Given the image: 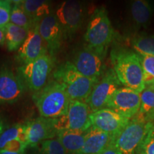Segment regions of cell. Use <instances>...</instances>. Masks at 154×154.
Instances as JSON below:
<instances>
[{
  "mask_svg": "<svg viewBox=\"0 0 154 154\" xmlns=\"http://www.w3.org/2000/svg\"><path fill=\"white\" fill-rule=\"evenodd\" d=\"M26 124L27 144L32 148L37 147L44 140L52 139L59 133L55 126V119L40 116Z\"/></svg>",
  "mask_w": 154,
  "mask_h": 154,
  "instance_id": "obj_15",
  "label": "cell"
},
{
  "mask_svg": "<svg viewBox=\"0 0 154 154\" xmlns=\"http://www.w3.org/2000/svg\"><path fill=\"white\" fill-rule=\"evenodd\" d=\"M26 90L17 73L6 65L0 66V103H15Z\"/></svg>",
  "mask_w": 154,
  "mask_h": 154,
  "instance_id": "obj_13",
  "label": "cell"
},
{
  "mask_svg": "<svg viewBox=\"0 0 154 154\" xmlns=\"http://www.w3.org/2000/svg\"><path fill=\"white\" fill-rule=\"evenodd\" d=\"M138 117L149 124H154V88L146 86L140 93V106Z\"/></svg>",
  "mask_w": 154,
  "mask_h": 154,
  "instance_id": "obj_21",
  "label": "cell"
},
{
  "mask_svg": "<svg viewBox=\"0 0 154 154\" xmlns=\"http://www.w3.org/2000/svg\"><path fill=\"white\" fill-rule=\"evenodd\" d=\"M48 52L47 47L38 32V24L28 32L24 43L17 50L15 60L20 66L32 62Z\"/></svg>",
  "mask_w": 154,
  "mask_h": 154,
  "instance_id": "obj_14",
  "label": "cell"
},
{
  "mask_svg": "<svg viewBox=\"0 0 154 154\" xmlns=\"http://www.w3.org/2000/svg\"><path fill=\"white\" fill-rule=\"evenodd\" d=\"M99 154H121V153L119 152L118 149L116 147L114 142H113Z\"/></svg>",
  "mask_w": 154,
  "mask_h": 154,
  "instance_id": "obj_31",
  "label": "cell"
},
{
  "mask_svg": "<svg viewBox=\"0 0 154 154\" xmlns=\"http://www.w3.org/2000/svg\"><path fill=\"white\" fill-rule=\"evenodd\" d=\"M136 154H154V124L146 132L145 137L138 147Z\"/></svg>",
  "mask_w": 154,
  "mask_h": 154,
  "instance_id": "obj_27",
  "label": "cell"
},
{
  "mask_svg": "<svg viewBox=\"0 0 154 154\" xmlns=\"http://www.w3.org/2000/svg\"><path fill=\"white\" fill-rule=\"evenodd\" d=\"M11 1L0 0V27H5L10 22Z\"/></svg>",
  "mask_w": 154,
  "mask_h": 154,
  "instance_id": "obj_29",
  "label": "cell"
},
{
  "mask_svg": "<svg viewBox=\"0 0 154 154\" xmlns=\"http://www.w3.org/2000/svg\"><path fill=\"white\" fill-rule=\"evenodd\" d=\"M22 126V124H17L4 131L0 136V150L2 149L8 142L18 139Z\"/></svg>",
  "mask_w": 154,
  "mask_h": 154,
  "instance_id": "obj_28",
  "label": "cell"
},
{
  "mask_svg": "<svg viewBox=\"0 0 154 154\" xmlns=\"http://www.w3.org/2000/svg\"><path fill=\"white\" fill-rule=\"evenodd\" d=\"M114 29L104 7L96 8L91 14L84 34L85 44L101 54L106 56L112 42Z\"/></svg>",
  "mask_w": 154,
  "mask_h": 154,
  "instance_id": "obj_4",
  "label": "cell"
},
{
  "mask_svg": "<svg viewBox=\"0 0 154 154\" xmlns=\"http://www.w3.org/2000/svg\"><path fill=\"white\" fill-rule=\"evenodd\" d=\"M111 60L113 69L121 85L141 93L146 86L143 68L138 54L134 50L118 48L111 51Z\"/></svg>",
  "mask_w": 154,
  "mask_h": 154,
  "instance_id": "obj_1",
  "label": "cell"
},
{
  "mask_svg": "<svg viewBox=\"0 0 154 154\" xmlns=\"http://www.w3.org/2000/svg\"><path fill=\"white\" fill-rule=\"evenodd\" d=\"M19 5L36 24H39L42 19L53 11L51 4L49 1L23 0L19 2Z\"/></svg>",
  "mask_w": 154,
  "mask_h": 154,
  "instance_id": "obj_19",
  "label": "cell"
},
{
  "mask_svg": "<svg viewBox=\"0 0 154 154\" xmlns=\"http://www.w3.org/2000/svg\"><path fill=\"white\" fill-rule=\"evenodd\" d=\"M138 55L143 68L145 86L154 88V56Z\"/></svg>",
  "mask_w": 154,
  "mask_h": 154,
  "instance_id": "obj_25",
  "label": "cell"
},
{
  "mask_svg": "<svg viewBox=\"0 0 154 154\" xmlns=\"http://www.w3.org/2000/svg\"><path fill=\"white\" fill-rule=\"evenodd\" d=\"M27 147L28 146L26 143H22L18 139H15L8 142L2 150L9 152H15V153H21V152H25V150Z\"/></svg>",
  "mask_w": 154,
  "mask_h": 154,
  "instance_id": "obj_30",
  "label": "cell"
},
{
  "mask_svg": "<svg viewBox=\"0 0 154 154\" xmlns=\"http://www.w3.org/2000/svg\"><path fill=\"white\" fill-rule=\"evenodd\" d=\"M38 32L47 45L48 52L55 57L61 47L63 35L54 11L42 19L38 24Z\"/></svg>",
  "mask_w": 154,
  "mask_h": 154,
  "instance_id": "obj_16",
  "label": "cell"
},
{
  "mask_svg": "<svg viewBox=\"0 0 154 154\" xmlns=\"http://www.w3.org/2000/svg\"><path fill=\"white\" fill-rule=\"evenodd\" d=\"M114 140L109 134L91 126L86 131L84 143L79 154H99Z\"/></svg>",
  "mask_w": 154,
  "mask_h": 154,
  "instance_id": "obj_17",
  "label": "cell"
},
{
  "mask_svg": "<svg viewBox=\"0 0 154 154\" xmlns=\"http://www.w3.org/2000/svg\"><path fill=\"white\" fill-rule=\"evenodd\" d=\"M140 106V94L124 86L115 91L108 102L106 108L131 119L138 113Z\"/></svg>",
  "mask_w": 154,
  "mask_h": 154,
  "instance_id": "obj_11",
  "label": "cell"
},
{
  "mask_svg": "<svg viewBox=\"0 0 154 154\" xmlns=\"http://www.w3.org/2000/svg\"><path fill=\"white\" fill-rule=\"evenodd\" d=\"M54 80L63 85L70 100L86 102L98 82L77 71L71 61L62 63L53 72Z\"/></svg>",
  "mask_w": 154,
  "mask_h": 154,
  "instance_id": "obj_3",
  "label": "cell"
},
{
  "mask_svg": "<svg viewBox=\"0 0 154 154\" xmlns=\"http://www.w3.org/2000/svg\"><path fill=\"white\" fill-rule=\"evenodd\" d=\"M92 112L86 102L71 100L66 114L55 119L56 128L59 132L63 130L85 132L91 127Z\"/></svg>",
  "mask_w": 154,
  "mask_h": 154,
  "instance_id": "obj_7",
  "label": "cell"
},
{
  "mask_svg": "<svg viewBox=\"0 0 154 154\" xmlns=\"http://www.w3.org/2000/svg\"><path fill=\"white\" fill-rule=\"evenodd\" d=\"M5 44H6L5 26L0 27V47H3Z\"/></svg>",
  "mask_w": 154,
  "mask_h": 154,
  "instance_id": "obj_32",
  "label": "cell"
},
{
  "mask_svg": "<svg viewBox=\"0 0 154 154\" xmlns=\"http://www.w3.org/2000/svg\"><path fill=\"white\" fill-rule=\"evenodd\" d=\"M105 57L84 44L75 51L71 62L84 76L99 80L105 72Z\"/></svg>",
  "mask_w": 154,
  "mask_h": 154,
  "instance_id": "obj_9",
  "label": "cell"
},
{
  "mask_svg": "<svg viewBox=\"0 0 154 154\" xmlns=\"http://www.w3.org/2000/svg\"><path fill=\"white\" fill-rule=\"evenodd\" d=\"M153 124H149L136 115L114 140L116 147L121 154H136L138 147L146 132Z\"/></svg>",
  "mask_w": 154,
  "mask_h": 154,
  "instance_id": "obj_6",
  "label": "cell"
},
{
  "mask_svg": "<svg viewBox=\"0 0 154 154\" xmlns=\"http://www.w3.org/2000/svg\"><path fill=\"white\" fill-rule=\"evenodd\" d=\"M32 99L41 117L50 119L66 115L71 101L63 85L55 80L33 94Z\"/></svg>",
  "mask_w": 154,
  "mask_h": 154,
  "instance_id": "obj_2",
  "label": "cell"
},
{
  "mask_svg": "<svg viewBox=\"0 0 154 154\" xmlns=\"http://www.w3.org/2000/svg\"><path fill=\"white\" fill-rule=\"evenodd\" d=\"M55 57L49 53L36 60L17 68V74L29 91L36 93L50 82L49 78L55 67Z\"/></svg>",
  "mask_w": 154,
  "mask_h": 154,
  "instance_id": "obj_5",
  "label": "cell"
},
{
  "mask_svg": "<svg viewBox=\"0 0 154 154\" xmlns=\"http://www.w3.org/2000/svg\"><path fill=\"white\" fill-rule=\"evenodd\" d=\"M36 154H68L58 138L46 140L38 146Z\"/></svg>",
  "mask_w": 154,
  "mask_h": 154,
  "instance_id": "obj_26",
  "label": "cell"
},
{
  "mask_svg": "<svg viewBox=\"0 0 154 154\" xmlns=\"http://www.w3.org/2000/svg\"><path fill=\"white\" fill-rule=\"evenodd\" d=\"M86 131L63 130L58 133V139L68 154H79L85 140Z\"/></svg>",
  "mask_w": 154,
  "mask_h": 154,
  "instance_id": "obj_20",
  "label": "cell"
},
{
  "mask_svg": "<svg viewBox=\"0 0 154 154\" xmlns=\"http://www.w3.org/2000/svg\"><path fill=\"white\" fill-rule=\"evenodd\" d=\"M29 31L9 22L5 26L6 46L9 51L19 49L28 35Z\"/></svg>",
  "mask_w": 154,
  "mask_h": 154,
  "instance_id": "obj_22",
  "label": "cell"
},
{
  "mask_svg": "<svg viewBox=\"0 0 154 154\" xmlns=\"http://www.w3.org/2000/svg\"><path fill=\"white\" fill-rule=\"evenodd\" d=\"M129 12L135 29L146 28L153 16V6L146 0H135L130 3Z\"/></svg>",
  "mask_w": 154,
  "mask_h": 154,
  "instance_id": "obj_18",
  "label": "cell"
},
{
  "mask_svg": "<svg viewBox=\"0 0 154 154\" xmlns=\"http://www.w3.org/2000/svg\"><path fill=\"white\" fill-rule=\"evenodd\" d=\"M0 154H26V151L21 152V153H15V152H9L4 150H0Z\"/></svg>",
  "mask_w": 154,
  "mask_h": 154,
  "instance_id": "obj_34",
  "label": "cell"
},
{
  "mask_svg": "<svg viewBox=\"0 0 154 154\" xmlns=\"http://www.w3.org/2000/svg\"><path fill=\"white\" fill-rule=\"evenodd\" d=\"M54 12L63 38H72L84 22L85 9L83 3L74 0L64 1L58 6Z\"/></svg>",
  "mask_w": 154,
  "mask_h": 154,
  "instance_id": "obj_8",
  "label": "cell"
},
{
  "mask_svg": "<svg viewBox=\"0 0 154 154\" xmlns=\"http://www.w3.org/2000/svg\"><path fill=\"white\" fill-rule=\"evenodd\" d=\"M19 2L11 1L10 23L29 31L37 24H34L33 20L23 10L19 5Z\"/></svg>",
  "mask_w": 154,
  "mask_h": 154,
  "instance_id": "obj_24",
  "label": "cell"
},
{
  "mask_svg": "<svg viewBox=\"0 0 154 154\" xmlns=\"http://www.w3.org/2000/svg\"><path fill=\"white\" fill-rule=\"evenodd\" d=\"M132 48L138 54L154 56V36L146 33L136 34L132 38Z\"/></svg>",
  "mask_w": 154,
  "mask_h": 154,
  "instance_id": "obj_23",
  "label": "cell"
},
{
  "mask_svg": "<svg viewBox=\"0 0 154 154\" xmlns=\"http://www.w3.org/2000/svg\"><path fill=\"white\" fill-rule=\"evenodd\" d=\"M6 126H7V125L5 124V121L4 120V119L0 117V136L4 132V131L5 130Z\"/></svg>",
  "mask_w": 154,
  "mask_h": 154,
  "instance_id": "obj_33",
  "label": "cell"
},
{
  "mask_svg": "<svg viewBox=\"0 0 154 154\" xmlns=\"http://www.w3.org/2000/svg\"><path fill=\"white\" fill-rule=\"evenodd\" d=\"M130 119L109 108L92 112L91 116V126L106 133L114 138L122 131Z\"/></svg>",
  "mask_w": 154,
  "mask_h": 154,
  "instance_id": "obj_12",
  "label": "cell"
},
{
  "mask_svg": "<svg viewBox=\"0 0 154 154\" xmlns=\"http://www.w3.org/2000/svg\"><path fill=\"white\" fill-rule=\"evenodd\" d=\"M121 86L113 68L107 69L94 86L86 103L93 112L106 108L109 99Z\"/></svg>",
  "mask_w": 154,
  "mask_h": 154,
  "instance_id": "obj_10",
  "label": "cell"
}]
</instances>
